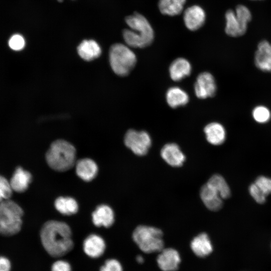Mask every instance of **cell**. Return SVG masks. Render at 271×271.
Here are the masks:
<instances>
[{"label":"cell","instance_id":"2","mask_svg":"<svg viewBox=\"0 0 271 271\" xmlns=\"http://www.w3.org/2000/svg\"><path fill=\"white\" fill-rule=\"evenodd\" d=\"M125 22L129 29L122 31L123 38L130 47L145 48L154 42L155 32L148 19L142 14L134 12L126 17Z\"/></svg>","mask_w":271,"mask_h":271},{"label":"cell","instance_id":"9","mask_svg":"<svg viewBox=\"0 0 271 271\" xmlns=\"http://www.w3.org/2000/svg\"><path fill=\"white\" fill-rule=\"evenodd\" d=\"M194 90L196 96L200 99L213 97L217 90L213 76L208 72L199 74L194 84Z\"/></svg>","mask_w":271,"mask_h":271},{"label":"cell","instance_id":"24","mask_svg":"<svg viewBox=\"0 0 271 271\" xmlns=\"http://www.w3.org/2000/svg\"><path fill=\"white\" fill-rule=\"evenodd\" d=\"M186 0H159L158 9L164 15L175 16L183 11Z\"/></svg>","mask_w":271,"mask_h":271},{"label":"cell","instance_id":"34","mask_svg":"<svg viewBox=\"0 0 271 271\" xmlns=\"http://www.w3.org/2000/svg\"><path fill=\"white\" fill-rule=\"evenodd\" d=\"M11 262L4 256H0V271H10Z\"/></svg>","mask_w":271,"mask_h":271},{"label":"cell","instance_id":"25","mask_svg":"<svg viewBox=\"0 0 271 271\" xmlns=\"http://www.w3.org/2000/svg\"><path fill=\"white\" fill-rule=\"evenodd\" d=\"M206 183L217 192L223 199L230 197L231 195L230 188L221 175H213L208 179Z\"/></svg>","mask_w":271,"mask_h":271},{"label":"cell","instance_id":"30","mask_svg":"<svg viewBox=\"0 0 271 271\" xmlns=\"http://www.w3.org/2000/svg\"><path fill=\"white\" fill-rule=\"evenodd\" d=\"M254 183L266 196L271 194V178L260 176L255 179Z\"/></svg>","mask_w":271,"mask_h":271},{"label":"cell","instance_id":"15","mask_svg":"<svg viewBox=\"0 0 271 271\" xmlns=\"http://www.w3.org/2000/svg\"><path fill=\"white\" fill-rule=\"evenodd\" d=\"M200 196L204 204L211 211H218L223 206V199L207 183L201 188Z\"/></svg>","mask_w":271,"mask_h":271},{"label":"cell","instance_id":"16","mask_svg":"<svg viewBox=\"0 0 271 271\" xmlns=\"http://www.w3.org/2000/svg\"><path fill=\"white\" fill-rule=\"evenodd\" d=\"M192 67L186 59L180 57L174 60L170 64L169 71L171 78L175 81H179L190 75Z\"/></svg>","mask_w":271,"mask_h":271},{"label":"cell","instance_id":"23","mask_svg":"<svg viewBox=\"0 0 271 271\" xmlns=\"http://www.w3.org/2000/svg\"><path fill=\"white\" fill-rule=\"evenodd\" d=\"M166 98L168 104L173 108L184 106L189 100L187 93L177 86L169 88L167 91Z\"/></svg>","mask_w":271,"mask_h":271},{"label":"cell","instance_id":"33","mask_svg":"<svg viewBox=\"0 0 271 271\" xmlns=\"http://www.w3.org/2000/svg\"><path fill=\"white\" fill-rule=\"evenodd\" d=\"M51 271H72V268L68 261L58 260L52 265Z\"/></svg>","mask_w":271,"mask_h":271},{"label":"cell","instance_id":"5","mask_svg":"<svg viewBox=\"0 0 271 271\" xmlns=\"http://www.w3.org/2000/svg\"><path fill=\"white\" fill-rule=\"evenodd\" d=\"M162 230L153 226L141 225L132 233V238L140 249L147 253L160 252L164 248Z\"/></svg>","mask_w":271,"mask_h":271},{"label":"cell","instance_id":"26","mask_svg":"<svg viewBox=\"0 0 271 271\" xmlns=\"http://www.w3.org/2000/svg\"><path fill=\"white\" fill-rule=\"evenodd\" d=\"M58 211L65 215H71L76 213L78 210V205L76 201L69 197H59L54 203Z\"/></svg>","mask_w":271,"mask_h":271},{"label":"cell","instance_id":"6","mask_svg":"<svg viewBox=\"0 0 271 271\" xmlns=\"http://www.w3.org/2000/svg\"><path fill=\"white\" fill-rule=\"evenodd\" d=\"M109 60L112 70L120 76L127 75L137 61L134 52L128 46L121 43L114 44L110 47Z\"/></svg>","mask_w":271,"mask_h":271},{"label":"cell","instance_id":"1","mask_svg":"<svg viewBox=\"0 0 271 271\" xmlns=\"http://www.w3.org/2000/svg\"><path fill=\"white\" fill-rule=\"evenodd\" d=\"M40 238L44 249L53 257L64 256L74 246L71 229L63 222L56 220L46 222L41 230Z\"/></svg>","mask_w":271,"mask_h":271},{"label":"cell","instance_id":"18","mask_svg":"<svg viewBox=\"0 0 271 271\" xmlns=\"http://www.w3.org/2000/svg\"><path fill=\"white\" fill-rule=\"evenodd\" d=\"M76 172L82 180L88 182L95 178L98 173L95 162L88 158L80 159L75 164Z\"/></svg>","mask_w":271,"mask_h":271},{"label":"cell","instance_id":"37","mask_svg":"<svg viewBox=\"0 0 271 271\" xmlns=\"http://www.w3.org/2000/svg\"><path fill=\"white\" fill-rule=\"evenodd\" d=\"M252 1H256V0H252Z\"/></svg>","mask_w":271,"mask_h":271},{"label":"cell","instance_id":"4","mask_svg":"<svg viewBox=\"0 0 271 271\" xmlns=\"http://www.w3.org/2000/svg\"><path fill=\"white\" fill-rule=\"evenodd\" d=\"M22 208L10 199L0 202V234L11 236L18 233L22 227Z\"/></svg>","mask_w":271,"mask_h":271},{"label":"cell","instance_id":"11","mask_svg":"<svg viewBox=\"0 0 271 271\" xmlns=\"http://www.w3.org/2000/svg\"><path fill=\"white\" fill-rule=\"evenodd\" d=\"M254 64L261 71L271 73V43L267 40H262L258 44Z\"/></svg>","mask_w":271,"mask_h":271},{"label":"cell","instance_id":"12","mask_svg":"<svg viewBox=\"0 0 271 271\" xmlns=\"http://www.w3.org/2000/svg\"><path fill=\"white\" fill-rule=\"evenodd\" d=\"M157 261L160 268L163 271H176L181 262L178 252L172 248L163 249L160 251Z\"/></svg>","mask_w":271,"mask_h":271},{"label":"cell","instance_id":"14","mask_svg":"<svg viewBox=\"0 0 271 271\" xmlns=\"http://www.w3.org/2000/svg\"><path fill=\"white\" fill-rule=\"evenodd\" d=\"M104 239L99 235L92 234L88 236L83 243L85 253L90 257L95 258L101 256L105 250Z\"/></svg>","mask_w":271,"mask_h":271},{"label":"cell","instance_id":"36","mask_svg":"<svg viewBox=\"0 0 271 271\" xmlns=\"http://www.w3.org/2000/svg\"><path fill=\"white\" fill-rule=\"evenodd\" d=\"M57 1H58V2H61L63 1V0H57Z\"/></svg>","mask_w":271,"mask_h":271},{"label":"cell","instance_id":"19","mask_svg":"<svg viewBox=\"0 0 271 271\" xmlns=\"http://www.w3.org/2000/svg\"><path fill=\"white\" fill-rule=\"evenodd\" d=\"M32 179V176L29 172L19 167L15 170L10 183L13 191L22 193L28 188Z\"/></svg>","mask_w":271,"mask_h":271},{"label":"cell","instance_id":"10","mask_svg":"<svg viewBox=\"0 0 271 271\" xmlns=\"http://www.w3.org/2000/svg\"><path fill=\"white\" fill-rule=\"evenodd\" d=\"M183 16L185 26L191 31L200 29L203 26L206 21L205 12L198 5L188 7L183 11Z\"/></svg>","mask_w":271,"mask_h":271},{"label":"cell","instance_id":"20","mask_svg":"<svg viewBox=\"0 0 271 271\" xmlns=\"http://www.w3.org/2000/svg\"><path fill=\"white\" fill-rule=\"evenodd\" d=\"M190 246L195 255L200 257H205L213 250L210 238L206 233H201L191 240Z\"/></svg>","mask_w":271,"mask_h":271},{"label":"cell","instance_id":"31","mask_svg":"<svg viewBox=\"0 0 271 271\" xmlns=\"http://www.w3.org/2000/svg\"><path fill=\"white\" fill-rule=\"evenodd\" d=\"M9 46L11 49L15 51H20L25 46L24 37L20 34L13 35L9 40Z\"/></svg>","mask_w":271,"mask_h":271},{"label":"cell","instance_id":"7","mask_svg":"<svg viewBox=\"0 0 271 271\" xmlns=\"http://www.w3.org/2000/svg\"><path fill=\"white\" fill-rule=\"evenodd\" d=\"M252 15L249 9L244 5H238L234 11L227 10L225 14V32L229 36L237 37L246 32Z\"/></svg>","mask_w":271,"mask_h":271},{"label":"cell","instance_id":"13","mask_svg":"<svg viewBox=\"0 0 271 271\" xmlns=\"http://www.w3.org/2000/svg\"><path fill=\"white\" fill-rule=\"evenodd\" d=\"M162 158L170 166L179 167L183 165L186 157L179 146L175 143H168L162 148L160 152Z\"/></svg>","mask_w":271,"mask_h":271},{"label":"cell","instance_id":"29","mask_svg":"<svg viewBox=\"0 0 271 271\" xmlns=\"http://www.w3.org/2000/svg\"><path fill=\"white\" fill-rule=\"evenodd\" d=\"M248 191L250 196L256 203L263 204L265 202L266 196L254 183L250 185Z\"/></svg>","mask_w":271,"mask_h":271},{"label":"cell","instance_id":"3","mask_svg":"<svg viewBox=\"0 0 271 271\" xmlns=\"http://www.w3.org/2000/svg\"><path fill=\"white\" fill-rule=\"evenodd\" d=\"M46 159L52 169L59 172L66 171L76 164L75 148L65 140H56L51 144L47 152Z\"/></svg>","mask_w":271,"mask_h":271},{"label":"cell","instance_id":"8","mask_svg":"<svg viewBox=\"0 0 271 271\" xmlns=\"http://www.w3.org/2000/svg\"><path fill=\"white\" fill-rule=\"evenodd\" d=\"M124 143L134 154L143 156L148 153L152 145V140L146 131L130 129L124 136Z\"/></svg>","mask_w":271,"mask_h":271},{"label":"cell","instance_id":"35","mask_svg":"<svg viewBox=\"0 0 271 271\" xmlns=\"http://www.w3.org/2000/svg\"><path fill=\"white\" fill-rule=\"evenodd\" d=\"M136 260L139 263H142L144 261L143 257L140 255L137 256Z\"/></svg>","mask_w":271,"mask_h":271},{"label":"cell","instance_id":"17","mask_svg":"<svg viewBox=\"0 0 271 271\" xmlns=\"http://www.w3.org/2000/svg\"><path fill=\"white\" fill-rule=\"evenodd\" d=\"M92 222L97 226L110 227L114 222V214L108 205L101 204L97 207L92 214Z\"/></svg>","mask_w":271,"mask_h":271},{"label":"cell","instance_id":"21","mask_svg":"<svg viewBox=\"0 0 271 271\" xmlns=\"http://www.w3.org/2000/svg\"><path fill=\"white\" fill-rule=\"evenodd\" d=\"M207 141L211 145H222L225 141L226 134L224 126L220 123L212 122L207 124L204 128Z\"/></svg>","mask_w":271,"mask_h":271},{"label":"cell","instance_id":"28","mask_svg":"<svg viewBox=\"0 0 271 271\" xmlns=\"http://www.w3.org/2000/svg\"><path fill=\"white\" fill-rule=\"evenodd\" d=\"M12 192L13 190L10 182L6 178L0 175V202L9 199Z\"/></svg>","mask_w":271,"mask_h":271},{"label":"cell","instance_id":"32","mask_svg":"<svg viewBox=\"0 0 271 271\" xmlns=\"http://www.w3.org/2000/svg\"><path fill=\"white\" fill-rule=\"evenodd\" d=\"M99 271H123V269L119 261L115 259H109L100 267Z\"/></svg>","mask_w":271,"mask_h":271},{"label":"cell","instance_id":"22","mask_svg":"<svg viewBox=\"0 0 271 271\" xmlns=\"http://www.w3.org/2000/svg\"><path fill=\"white\" fill-rule=\"evenodd\" d=\"M77 52L82 59L91 61L100 55L101 49L95 40H84L78 46Z\"/></svg>","mask_w":271,"mask_h":271},{"label":"cell","instance_id":"27","mask_svg":"<svg viewBox=\"0 0 271 271\" xmlns=\"http://www.w3.org/2000/svg\"><path fill=\"white\" fill-rule=\"evenodd\" d=\"M271 114L269 109L264 106H258L252 111V116L257 122L263 123L267 122L270 118Z\"/></svg>","mask_w":271,"mask_h":271}]
</instances>
